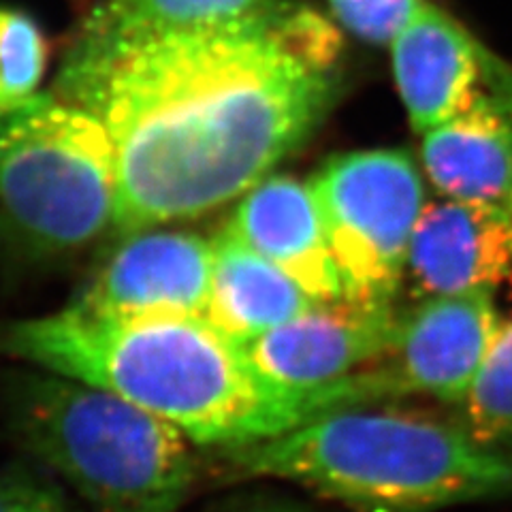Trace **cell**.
Returning <instances> with one entry per match:
<instances>
[{
  "instance_id": "11",
  "label": "cell",
  "mask_w": 512,
  "mask_h": 512,
  "mask_svg": "<svg viewBox=\"0 0 512 512\" xmlns=\"http://www.w3.org/2000/svg\"><path fill=\"white\" fill-rule=\"evenodd\" d=\"M397 318L395 306H361L346 299L316 303L246 346L267 378L293 389H323L380 357Z\"/></svg>"
},
{
  "instance_id": "2",
  "label": "cell",
  "mask_w": 512,
  "mask_h": 512,
  "mask_svg": "<svg viewBox=\"0 0 512 512\" xmlns=\"http://www.w3.org/2000/svg\"><path fill=\"white\" fill-rule=\"evenodd\" d=\"M0 352L116 393L216 451L340 408L335 384L306 391L267 378L246 344L199 314L118 316L73 303L0 327Z\"/></svg>"
},
{
  "instance_id": "5",
  "label": "cell",
  "mask_w": 512,
  "mask_h": 512,
  "mask_svg": "<svg viewBox=\"0 0 512 512\" xmlns=\"http://www.w3.org/2000/svg\"><path fill=\"white\" fill-rule=\"evenodd\" d=\"M114 143L90 111L37 94L0 114V233L35 254L88 246L114 227Z\"/></svg>"
},
{
  "instance_id": "10",
  "label": "cell",
  "mask_w": 512,
  "mask_h": 512,
  "mask_svg": "<svg viewBox=\"0 0 512 512\" xmlns=\"http://www.w3.org/2000/svg\"><path fill=\"white\" fill-rule=\"evenodd\" d=\"M512 274L510 207L451 197L425 203L406 261L414 301L436 295L498 291Z\"/></svg>"
},
{
  "instance_id": "3",
  "label": "cell",
  "mask_w": 512,
  "mask_h": 512,
  "mask_svg": "<svg viewBox=\"0 0 512 512\" xmlns=\"http://www.w3.org/2000/svg\"><path fill=\"white\" fill-rule=\"evenodd\" d=\"M218 453L235 478L288 480L355 512H436L512 491V457L491 442L384 404Z\"/></svg>"
},
{
  "instance_id": "13",
  "label": "cell",
  "mask_w": 512,
  "mask_h": 512,
  "mask_svg": "<svg viewBox=\"0 0 512 512\" xmlns=\"http://www.w3.org/2000/svg\"><path fill=\"white\" fill-rule=\"evenodd\" d=\"M391 47L397 92L419 135L466 105L489 56V50L434 3H427Z\"/></svg>"
},
{
  "instance_id": "19",
  "label": "cell",
  "mask_w": 512,
  "mask_h": 512,
  "mask_svg": "<svg viewBox=\"0 0 512 512\" xmlns=\"http://www.w3.org/2000/svg\"><path fill=\"white\" fill-rule=\"evenodd\" d=\"M0 512H69L62 491L24 463L0 472Z\"/></svg>"
},
{
  "instance_id": "12",
  "label": "cell",
  "mask_w": 512,
  "mask_h": 512,
  "mask_svg": "<svg viewBox=\"0 0 512 512\" xmlns=\"http://www.w3.org/2000/svg\"><path fill=\"white\" fill-rule=\"evenodd\" d=\"M227 227L316 303L344 299L312 186L288 175H267L246 192Z\"/></svg>"
},
{
  "instance_id": "17",
  "label": "cell",
  "mask_w": 512,
  "mask_h": 512,
  "mask_svg": "<svg viewBox=\"0 0 512 512\" xmlns=\"http://www.w3.org/2000/svg\"><path fill=\"white\" fill-rule=\"evenodd\" d=\"M47 69V41L26 13L0 7V114L37 96Z\"/></svg>"
},
{
  "instance_id": "15",
  "label": "cell",
  "mask_w": 512,
  "mask_h": 512,
  "mask_svg": "<svg viewBox=\"0 0 512 512\" xmlns=\"http://www.w3.org/2000/svg\"><path fill=\"white\" fill-rule=\"evenodd\" d=\"M282 0H99L86 18L90 35H139V32L214 26L250 18Z\"/></svg>"
},
{
  "instance_id": "18",
  "label": "cell",
  "mask_w": 512,
  "mask_h": 512,
  "mask_svg": "<svg viewBox=\"0 0 512 512\" xmlns=\"http://www.w3.org/2000/svg\"><path fill=\"white\" fill-rule=\"evenodd\" d=\"M427 3L429 0H327L335 20L372 45H393Z\"/></svg>"
},
{
  "instance_id": "20",
  "label": "cell",
  "mask_w": 512,
  "mask_h": 512,
  "mask_svg": "<svg viewBox=\"0 0 512 512\" xmlns=\"http://www.w3.org/2000/svg\"><path fill=\"white\" fill-rule=\"evenodd\" d=\"M244 512H299L293 508H284V506H261V508H250Z\"/></svg>"
},
{
  "instance_id": "9",
  "label": "cell",
  "mask_w": 512,
  "mask_h": 512,
  "mask_svg": "<svg viewBox=\"0 0 512 512\" xmlns=\"http://www.w3.org/2000/svg\"><path fill=\"white\" fill-rule=\"evenodd\" d=\"M212 274L214 244L201 235L146 229L109 254L75 303L118 316H205Z\"/></svg>"
},
{
  "instance_id": "8",
  "label": "cell",
  "mask_w": 512,
  "mask_h": 512,
  "mask_svg": "<svg viewBox=\"0 0 512 512\" xmlns=\"http://www.w3.org/2000/svg\"><path fill=\"white\" fill-rule=\"evenodd\" d=\"M421 137L423 169L442 197L510 207L512 69L489 52L466 105Z\"/></svg>"
},
{
  "instance_id": "16",
  "label": "cell",
  "mask_w": 512,
  "mask_h": 512,
  "mask_svg": "<svg viewBox=\"0 0 512 512\" xmlns=\"http://www.w3.org/2000/svg\"><path fill=\"white\" fill-rule=\"evenodd\" d=\"M461 408L468 429L485 442L512 436V320L495 335Z\"/></svg>"
},
{
  "instance_id": "14",
  "label": "cell",
  "mask_w": 512,
  "mask_h": 512,
  "mask_svg": "<svg viewBox=\"0 0 512 512\" xmlns=\"http://www.w3.org/2000/svg\"><path fill=\"white\" fill-rule=\"evenodd\" d=\"M212 293L205 316L242 344L261 338L316 301L229 227L214 239Z\"/></svg>"
},
{
  "instance_id": "21",
  "label": "cell",
  "mask_w": 512,
  "mask_h": 512,
  "mask_svg": "<svg viewBox=\"0 0 512 512\" xmlns=\"http://www.w3.org/2000/svg\"><path fill=\"white\" fill-rule=\"evenodd\" d=\"M510 235H512V201H510ZM508 288L512 291V274H510V280H508Z\"/></svg>"
},
{
  "instance_id": "6",
  "label": "cell",
  "mask_w": 512,
  "mask_h": 512,
  "mask_svg": "<svg viewBox=\"0 0 512 512\" xmlns=\"http://www.w3.org/2000/svg\"><path fill=\"white\" fill-rule=\"evenodd\" d=\"M310 186L344 299L395 306L412 233L427 203L414 158L402 148L342 154L327 160Z\"/></svg>"
},
{
  "instance_id": "7",
  "label": "cell",
  "mask_w": 512,
  "mask_h": 512,
  "mask_svg": "<svg viewBox=\"0 0 512 512\" xmlns=\"http://www.w3.org/2000/svg\"><path fill=\"white\" fill-rule=\"evenodd\" d=\"M502 327L493 291L436 295L399 310L380 357L344 378L346 406L423 395L461 406Z\"/></svg>"
},
{
  "instance_id": "4",
  "label": "cell",
  "mask_w": 512,
  "mask_h": 512,
  "mask_svg": "<svg viewBox=\"0 0 512 512\" xmlns=\"http://www.w3.org/2000/svg\"><path fill=\"white\" fill-rule=\"evenodd\" d=\"M9 427L94 512H178L197 457L178 427L116 393L54 372L18 380Z\"/></svg>"
},
{
  "instance_id": "1",
  "label": "cell",
  "mask_w": 512,
  "mask_h": 512,
  "mask_svg": "<svg viewBox=\"0 0 512 512\" xmlns=\"http://www.w3.org/2000/svg\"><path fill=\"white\" fill-rule=\"evenodd\" d=\"M342 35L282 0L250 18L139 35L82 32L56 94L114 143V231L131 235L244 195L325 120Z\"/></svg>"
}]
</instances>
